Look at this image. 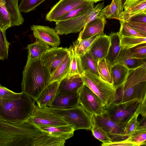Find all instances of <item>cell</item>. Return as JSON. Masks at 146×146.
<instances>
[{
  "mask_svg": "<svg viewBox=\"0 0 146 146\" xmlns=\"http://www.w3.org/2000/svg\"><path fill=\"white\" fill-rule=\"evenodd\" d=\"M4 3H0V28L5 31L12 27L10 16L4 5Z\"/></svg>",
  "mask_w": 146,
  "mask_h": 146,
  "instance_id": "obj_37",
  "label": "cell"
},
{
  "mask_svg": "<svg viewBox=\"0 0 146 146\" xmlns=\"http://www.w3.org/2000/svg\"><path fill=\"white\" fill-rule=\"evenodd\" d=\"M123 9L122 19L125 22L134 16L146 15V0H127Z\"/></svg>",
  "mask_w": 146,
  "mask_h": 146,
  "instance_id": "obj_18",
  "label": "cell"
},
{
  "mask_svg": "<svg viewBox=\"0 0 146 146\" xmlns=\"http://www.w3.org/2000/svg\"><path fill=\"white\" fill-rule=\"evenodd\" d=\"M71 59L69 53L64 61L51 75L49 83L55 81L59 82L63 78L69 76Z\"/></svg>",
  "mask_w": 146,
  "mask_h": 146,
  "instance_id": "obj_27",
  "label": "cell"
},
{
  "mask_svg": "<svg viewBox=\"0 0 146 146\" xmlns=\"http://www.w3.org/2000/svg\"><path fill=\"white\" fill-rule=\"evenodd\" d=\"M9 14L12 27L18 26L24 22V19L19 9V0H2Z\"/></svg>",
  "mask_w": 146,
  "mask_h": 146,
  "instance_id": "obj_24",
  "label": "cell"
},
{
  "mask_svg": "<svg viewBox=\"0 0 146 146\" xmlns=\"http://www.w3.org/2000/svg\"><path fill=\"white\" fill-rule=\"evenodd\" d=\"M110 43V36L103 33L99 35L92 44L88 51L93 59L98 62L106 57Z\"/></svg>",
  "mask_w": 146,
  "mask_h": 146,
  "instance_id": "obj_15",
  "label": "cell"
},
{
  "mask_svg": "<svg viewBox=\"0 0 146 146\" xmlns=\"http://www.w3.org/2000/svg\"><path fill=\"white\" fill-rule=\"evenodd\" d=\"M90 0H60L50 9L45 19L50 22L58 21L63 16Z\"/></svg>",
  "mask_w": 146,
  "mask_h": 146,
  "instance_id": "obj_13",
  "label": "cell"
},
{
  "mask_svg": "<svg viewBox=\"0 0 146 146\" xmlns=\"http://www.w3.org/2000/svg\"><path fill=\"white\" fill-rule=\"evenodd\" d=\"M128 140L135 144L136 146L146 145V122L140 125L137 129L128 138Z\"/></svg>",
  "mask_w": 146,
  "mask_h": 146,
  "instance_id": "obj_31",
  "label": "cell"
},
{
  "mask_svg": "<svg viewBox=\"0 0 146 146\" xmlns=\"http://www.w3.org/2000/svg\"><path fill=\"white\" fill-rule=\"evenodd\" d=\"M0 3H1L0 2Z\"/></svg>",
  "mask_w": 146,
  "mask_h": 146,
  "instance_id": "obj_51",
  "label": "cell"
},
{
  "mask_svg": "<svg viewBox=\"0 0 146 146\" xmlns=\"http://www.w3.org/2000/svg\"><path fill=\"white\" fill-rule=\"evenodd\" d=\"M129 49L131 54L135 58L146 60V43L138 44Z\"/></svg>",
  "mask_w": 146,
  "mask_h": 146,
  "instance_id": "obj_42",
  "label": "cell"
},
{
  "mask_svg": "<svg viewBox=\"0 0 146 146\" xmlns=\"http://www.w3.org/2000/svg\"><path fill=\"white\" fill-rule=\"evenodd\" d=\"M109 36L110 45L105 58L113 66L121 49L120 36L119 32H117L111 33Z\"/></svg>",
  "mask_w": 146,
  "mask_h": 146,
  "instance_id": "obj_26",
  "label": "cell"
},
{
  "mask_svg": "<svg viewBox=\"0 0 146 146\" xmlns=\"http://www.w3.org/2000/svg\"><path fill=\"white\" fill-rule=\"evenodd\" d=\"M80 75L84 84L100 98L104 106H107L115 101L116 89L112 85L89 71H84Z\"/></svg>",
  "mask_w": 146,
  "mask_h": 146,
  "instance_id": "obj_6",
  "label": "cell"
},
{
  "mask_svg": "<svg viewBox=\"0 0 146 146\" xmlns=\"http://www.w3.org/2000/svg\"><path fill=\"white\" fill-rule=\"evenodd\" d=\"M128 21L146 24V15H135L131 17Z\"/></svg>",
  "mask_w": 146,
  "mask_h": 146,
  "instance_id": "obj_46",
  "label": "cell"
},
{
  "mask_svg": "<svg viewBox=\"0 0 146 146\" xmlns=\"http://www.w3.org/2000/svg\"><path fill=\"white\" fill-rule=\"evenodd\" d=\"M22 92L16 93L0 85V100H10L19 98Z\"/></svg>",
  "mask_w": 146,
  "mask_h": 146,
  "instance_id": "obj_43",
  "label": "cell"
},
{
  "mask_svg": "<svg viewBox=\"0 0 146 146\" xmlns=\"http://www.w3.org/2000/svg\"><path fill=\"white\" fill-rule=\"evenodd\" d=\"M22 92L35 101L49 83L51 74L41 63L40 58H28L23 72Z\"/></svg>",
  "mask_w": 146,
  "mask_h": 146,
  "instance_id": "obj_2",
  "label": "cell"
},
{
  "mask_svg": "<svg viewBox=\"0 0 146 146\" xmlns=\"http://www.w3.org/2000/svg\"><path fill=\"white\" fill-rule=\"evenodd\" d=\"M46 0H21L19 6L20 12L29 13Z\"/></svg>",
  "mask_w": 146,
  "mask_h": 146,
  "instance_id": "obj_38",
  "label": "cell"
},
{
  "mask_svg": "<svg viewBox=\"0 0 146 146\" xmlns=\"http://www.w3.org/2000/svg\"><path fill=\"white\" fill-rule=\"evenodd\" d=\"M59 84L58 81L51 82L42 90L35 100L39 107H49L56 94Z\"/></svg>",
  "mask_w": 146,
  "mask_h": 146,
  "instance_id": "obj_21",
  "label": "cell"
},
{
  "mask_svg": "<svg viewBox=\"0 0 146 146\" xmlns=\"http://www.w3.org/2000/svg\"><path fill=\"white\" fill-rule=\"evenodd\" d=\"M146 60L137 58L131 54L129 48L121 47L113 64L122 65L129 70H134L146 63Z\"/></svg>",
  "mask_w": 146,
  "mask_h": 146,
  "instance_id": "obj_19",
  "label": "cell"
},
{
  "mask_svg": "<svg viewBox=\"0 0 146 146\" xmlns=\"http://www.w3.org/2000/svg\"><path fill=\"white\" fill-rule=\"evenodd\" d=\"M127 0H122V6L123 8V7L124 5V4H125V3L126 1Z\"/></svg>",
  "mask_w": 146,
  "mask_h": 146,
  "instance_id": "obj_49",
  "label": "cell"
},
{
  "mask_svg": "<svg viewBox=\"0 0 146 146\" xmlns=\"http://www.w3.org/2000/svg\"><path fill=\"white\" fill-rule=\"evenodd\" d=\"M19 98L0 100V117L13 121H27L33 111L35 101L23 92Z\"/></svg>",
  "mask_w": 146,
  "mask_h": 146,
  "instance_id": "obj_4",
  "label": "cell"
},
{
  "mask_svg": "<svg viewBox=\"0 0 146 146\" xmlns=\"http://www.w3.org/2000/svg\"><path fill=\"white\" fill-rule=\"evenodd\" d=\"M102 146H136L134 143L129 141L127 138L126 139L117 141H112L109 143L102 144Z\"/></svg>",
  "mask_w": 146,
  "mask_h": 146,
  "instance_id": "obj_45",
  "label": "cell"
},
{
  "mask_svg": "<svg viewBox=\"0 0 146 146\" xmlns=\"http://www.w3.org/2000/svg\"><path fill=\"white\" fill-rule=\"evenodd\" d=\"M139 114V111L136 113L124 126V131L128 137L137 129L140 124L137 120Z\"/></svg>",
  "mask_w": 146,
  "mask_h": 146,
  "instance_id": "obj_40",
  "label": "cell"
},
{
  "mask_svg": "<svg viewBox=\"0 0 146 146\" xmlns=\"http://www.w3.org/2000/svg\"><path fill=\"white\" fill-rule=\"evenodd\" d=\"M141 102L135 100L122 103H113L104 106L103 110L111 119L124 126L136 113L140 112Z\"/></svg>",
  "mask_w": 146,
  "mask_h": 146,
  "instance_id": "obj_7",
  "label": "cell"
},
{
  "mask_svg": "<svg viewBox=\"0 0 146 146\" xmlns=\"http://www.w3.org/2000/svg\"><path fill=\"white\" fill-rule=\"evenodd\" d=\"M40 108L61 117L68 125H72L75 131L91 129L92 124L91 116L80 104L75 108L67 109H55L48 107Z\"/></svg>",
  "mask_w": 146,
  "mask_h": 146,
  "instance_id": "obj_5",
  "label": "cell"
},
{
  "mask_svg": "<svg viewBox=\"0 0 146 146\" xmlns=\"http://www.w3.org/2000/svg\"><path fill=\"white\" fill-rule=\"evenodd\" d=\"M83 84L79 74L66 77L59 82L56 94L77 92Z\"/></svg>",
  "mask_w": 146,
  "mask_h": 146,
  "instance_id": "obj_20",
  "label": "cell"
},
{
  "mask_svg": "<svg viewBox=\"0 0 146 146\" xmlns=\"http://www.w3.org/2000/svg\"><path fill=\"white\" fill-rule=\"evenodd\" d=\"M56 138L27 121L0 117V146H53Z\"/></svg>",
  "mask_w": 146,
  "mask_h": 146,
  "instance_id": "obj_1",
  "label": "cell"
},
{
  "mask_svg": "<svg viewBox=\"0 0 146 146\" xmlns=\"http://www.w3.org/2000/svg\"><path fill=\"white\" fill-rule=\"evenodd\" d=\"M79 57L83 73L84 71H89L100 77L98 70V62L93 59L88 50Z\"/></svg>",
  "mask_w": 146,
  "mask_h": 146,
  "instance_id": "obj_28",
  "label": "cell"
},
{
  "mask_svg": "<svg viewBox=\"0 0 146 146\" xmlns=\"http://www.w3.org/2000/svg\"><path fill=\"white\" fill-rule=\"evenodd\" d=\"M37 126L42 131L51 135L61 138L65 140L72 137L75 131L73 127L70 125L55 126Z\"/></svg>",
  "mask_w": 146,
  "mask_h": 146,
  "instance_id": "obj_23",
  "label": "cell"
},
{
  "mask_svg": "<svg viewBox=\"0 0 146 146\" xmlns=\"http://www.w3.org/2000/svg\"><path fill=\"white\" fill-rule=\"evenodd\" d=\"M80 104L90 115L104 112V104L100 98L84 84L77 92Z\"/></svg>",
  "mask_w": 146,
  "mask_h": 146,
  "instance_id": "obj_8",
  "label": "cell"
},
{
  "mask_svg": "<svg viewBox=\"0 0 146 146\" xmlns=\"http://www.w3.org/2000/svg\"><path fill=\"white\" fill-rule=\"evenodd\" d=\"M50 48L48 44L37 40L33 43L28 44L27 46L28 58L31 60L40 58L42 54Z\"/></svg>",
  "mask_w": 146,
  "mask_h": 146,
  "instance_id": "obj_29",
  "label": "cell"
},
{
  "mask_svg": "<svg viewBox=\"0 0 146 146\" xmlns=\"http://www.w3.org/2000/svg\"><path fill=\"white\" fill-rule=\"evenodd\" d=\"M123 9L122 0H112L110 4L101 10L98 16H102L106 19H114L120 21H122Z\"/></svg>",
  "mask_w": 146,
  "mask_h": 146,
  "instance_id": "obj_22",
  "label": "cell"
},
{
  "mask_svg": "<svg viewBox=\"0 0 146 146\" xmlns=\"http://www.w3.org/2000/svg\"><path fill=\"white\" fill-rule=\"evenodd\" d=\"M92 124L91 129L93 136L102 143V144L109 143L112 142L111 139L106 132L92 121Z\"/></svg>",
  "mask_w": 146,
  "mask_h": 146,
  "instance_id": "obj_36",
  "label": "cell"
},
{
  "mask_svg": "<svg viewBox=\"0 0 146 146\" xmlns=\"http://www.w3.org/2000/svg\"><path fill=\"white\" fill-rule=\"evenodd\" d=\"M128 25L139 34L146 37V24L128 21Z\"/></svg>",
  "mask_w": 146,
  "mask_h": 146,
  "instance_id": "obj_44",
  "label": "cell"
},
{
  "mask_svg": "<svg viewBox=\"0 0 146 146\" xmlns=\"http://www.w3.org/2000/svg\"><path fill=\"white\" fill-rule=\"evenodd\" d=\"M91 116L92 121L106 132L112 141L128 137L124 131V126L112 120L104 111L101 115Z\"/></svg>",
  "mask_w": 146,
  "mask_h": 146,
  "instance_id": "obj_10",
  "label": "cell"
},
{
  "mask_svg": "<svg viewBox=\"0 0 146 146\" xmlns=\"http://www.w3.org/2000/svg\"><path fill=\"white\" fill-rule=\"evenodd\" d=\"M106 23V19L104 17L101 16H98L95 19L85 25L83 29L80 31L77 40L89 38L103 33Z\"/></svg>",
  "mask_w": 146,
  "mask_h": 146,
  "instance_id": "obj_17",
  "label": "cell"
},
{
  "mask_svg": "<svg viewBox=\"0 0 146 146\" xmlns=\"http://www.w3.org/2000/svg\"><path fill=\"white\" fill-rule=\"evenodd\" d=\"M69 53L66 47L50 48L41 56V63L47 68L51 75Z\"/></svg>",
  "mask_w": 146,
  "mask_h": 146,
  "instance_id": "obj_12",
  "label": "cell"
},
{
  "mask_svg": "<svg viewBox=\"0 0 146 146\" xmlns=\"http://www.w3.org/2000/svg\"><path fill=\"white\" fill-rule=\"evenodd\" d=\"M94 3L92 1L88 2L71 11L61 18L59 21L65 20L80 15L94 6Z\"/></svg>",
  "mask_w": 146,
  "mask_h": 146,
  "instance_id": "obj_34",
  "label": "cell"
},
{
  "mask_svg": "<svg viewBox=\"0 0 146 146\" xmlns=\"http://www.w3.org/2000/svg\"><path fill=\"white\" fill-rule=\"evenodd\" d=\"M0 2L1 3L3 2V1L2 0H0Z\"/></svg>",
  "mask_w": 146,
  "mask_h": 146,
  "instance_id": "obj_50",
  "label": "cell"
},
{
  "mask_svg": "<svg viewBox=\"0 0 146 146\" xmlns=\"http://www.w3.org/2000/svg\"><path fill=\"white\" fill-rule=\"evenodd\" d=\"M146 99H145L143 101L141 102L140 106V114L141 115L143 118L146 117Z\"/></svg>",
  "mask_w": 146,
  "mask_h": 146,
  "instance_id": "obj_47",
  "label": "cell"
},
{
  "mask_svg": "<svg viewBox=\"0 0 146 146\" xmlns=\"http://www.w3.org/2000/svg\"><path fill=\"white\" fill-rule=\"evenodd\" d=\"M71 61L69 76L76 74L81 75L83 72L80 65L79 56L77 55L72 45L68 48Z\"/></svg>",
  "mask_w": 146,
  "mask_h": 146,
  "instance_id": "obj_33",
  "label": "cell"
},
{
  "mask_svg": "<svg viewBox=\"0 0 146 146\" xmlns=\"http://www.w3.org/2000/svg\"><path fill=\"white\" fill-rule=\"evenodd\" d=\"M99 35L83 40H77L73 42L72 46L77 55L80 56L85 53L88 50L91 44Z\"/></svg>",
  "mask_w": 146,
  "mask_h": 146,
  "instance_id": "obj_32",
  "label": "cell"
},
{
  "mask_svg": "<svg viewBox=\"0 0 146 146\" xmlns=\"http://www.w3.org/2000/svg\"><path fill=\"white\" fill-rule=\"evenodd\" d=\"M94 6L83 14L73 18L55 22V30L59 35H67L80 32L90 22Z\"/></svg>",
  "mask_w": 146,
  "mask_h": 146,
  "instance_id": "obj_9",
  "label": "cell"
},
{
  "mask_svg": "<svg viewBox=\"0 0 146 146\" xmlns=\"http://www.w3.org/2000/svg\"><path fill=\"white\" fill-rule=\"evenodd\" d=\"M118 64L112 66L111 75L113 84L116 89L123 84L133 71Z\"/></svg>",
  "mask_w": 146,
  "mask_h": 146,
  "instance_id": "obj_25",
  "label": "cell"
},
{
  "mask_svg": "<svg viewBox=\"0 0 146 146\" xmlns=\"http://www.w3.org/2000/svg\"><path fill=\"white\" fill-rule=\"evenodd\" d=\"M91 1V0H90Z\"/></svg>",
  "mask_w": 146,
  "mask_h": 146,
  "instance_id": "obj_52",
  "label": "cell"
},
{
  "mask_svg": "<svg viewBox=\"0 0 146 146\" xmlns=\"http://www.w3.org/2000/svg\"><path fill=\"white\" fill-rule=\"evenodd\" d=\"M121 43L123 48H129L138 44L146 43V37L120 36Z\"/></svg>",
  "mask_w": 146,
  "mask_h": 146,
  "instance_id": "obj_35",
  "label": "cell"
},
{
  "mask_svg": "<svg viewBox=\"0 0 146 146\" xmlns=\"http://www.w3.org/2000/svg\"><path fill=\"white\" fill-rule=\"evenodd\" d=\"M91 1H92L94 3H96L98 2L102 1L103 0H90Z\"/></svg>",
  "mask_w": 146,
  "mask_h": 146,
  "instance_id": "obj_48",
  "label": "cell"
},
{
  "mask_svg": "<svg viewBox=\"0 0 146 146\" xmlns=\"http://www.w3.org/2000/svg\"><path fill=\"white\" fill-rule=\"evenodd\" d=\"M27 121L38 126H55L68 125L61 117L42 110L35 104L31 115Z\"/></svg>",
  "mask_w": 146,
  "mask_h": 146,
  "instance_id": "obj_11",
  "label": "cell"
},
{
  "mask_svg": "<svg viewBox=\"0 0 146 146\" xmlns=\"http://www.w3.org/2000/svg\"><path fill=\"white\" fill-rule=\"evenodd\" d=\"M31 30L37 40L45 43L52 47H56L60 43L58 35L55 29L49 27L33 25Z\"/></svg>",
  "mask_w": 146,
  "mask_h": 146,
  "instance_id": "obj_14",
  "label": "cell"
},
{
  "mask_svg": "<svg viewBox=\"0 0 146 146\" xmlns=\"http://www.w3.org/2000/svg\"><path fill=\"white\" fill-rule=\"evenodd\" d=\"M119 21L120 27L119 33L120 36L145 37L131 27L127 22L123 21Z\"/></svg>",
  "mask_w": 146,
  "mask_h": 146,
  "instance_id": "obj_41",
  "label": "cell"
},
{
  "mask_svg": "<svg viewBox=\"0 0 146 146\" xmlns=\"http://www.w3.org/2000/svg\"><path fill=\"white\" fill-rule=\"evenodd\" d=\"M80 104L77 92L56 94L49 106L60 109L74 108Z\"/></svg>",
  "mask_w": 146,
  "mask_h": 146,
  "instance_id": "obj_16",
  "label": "cell"
},
{
  "mask_svg": "<svg viewBox=\"0 0 146 146\" xmlns=\"http://www.w3.org/2000/svg\"><path fill=\"white\" fill-rule=\"evenodd\" d=\"M146 98V64L133 70L126 80L116 89L113 102L122 103L136 100L141 102Z\"/></svg>",
  "mask_w": 146,
  "mask_h": 146,
  "instance_id": "obj_3",
  "label": "cell"
},
{
  "mask_svg": "<svg viewBox=\"0 0 146 146\" xmlns=\"http://www.w3.org/2000/svg\"><path fill=\"white\" fill-rule=\"evenodd\" d=\"M9 43L7 41L5 35V31L0 28V60H3L7 59Z\"/></svg>",
  "mask_w": 146,
  "mask_h": 146,
  "instance_id": "obj_39",
  "label": "cell"
},
{
  "mask_svg": "<svg viewBox=\"0 0 146 146\" xmlns=\"http://www.w3.org/2000/svg\"><path fill=\"white\" fill-rule=\"evenodd\" d=\"M112 65L105 58L98 62V70L100 77L104 81L112 85Z\"/></svg>",
  "mask_w": 146,
  "mask_h": 146,
  "instance_id": "obj_30",
  "label": "cell"
}]
</instances>
